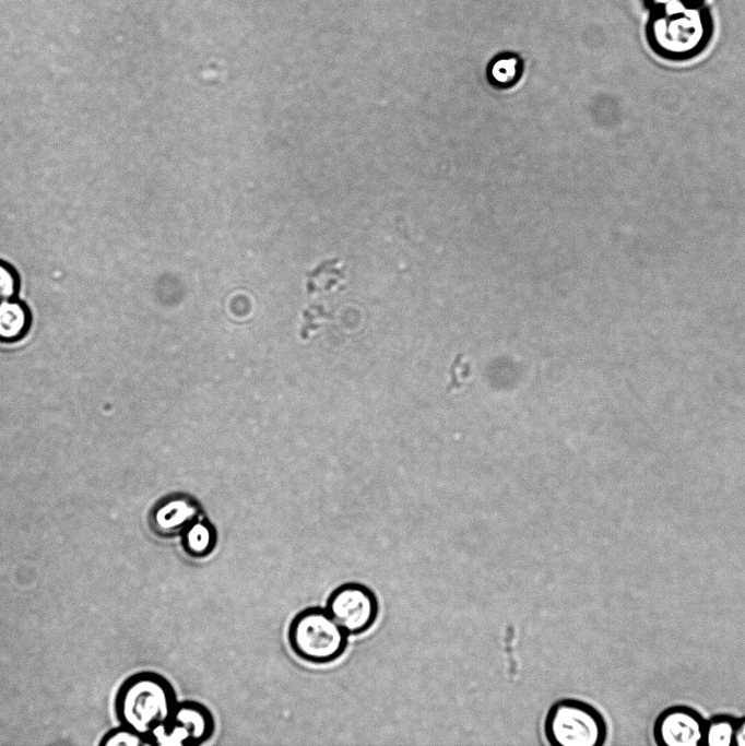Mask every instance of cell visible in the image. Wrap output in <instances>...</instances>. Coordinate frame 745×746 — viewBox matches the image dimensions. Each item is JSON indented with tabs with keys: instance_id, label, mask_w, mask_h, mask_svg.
Listing matches in <instances>:
<instances>
[{
	"instance_id": "7c38bea8",
	"label": "cell",
	"mask_w": 745,
	"mask_h": 746,
	"mask_svg": "<svg viewBox=\"0 0 745 746\" xmlns=\"http://www.w3.org/2000/svg\"><path fill=\"white\" fill-rule=\"evenodd\" d=\"M102 746H143L149 745L146 738L133 730L121 725L103 735L99 741Z\"/></svg>"
},
{
	"instance_id": "8992f818",
	"label": "cell",
	"mask_w": 745,
	"mask_h": 746,
	"mask_svg": "<svg viewBox=\"0 0 745 746\" xmlns=\"http://www.w3.org/2000/svg\"><path fill=\"white\" fill-rule=\"evenodd\" d=\"M324 607L348 636L368 631L379 615L376 593L366 584L355 581L338 585L329 594Z\"/></svg>"
},
{
	"instance_id": "4fadbf2b",
	"label": "cell",
	"mask_w": 745,
	"mask_h": 746,
	"mask_svg": "<svg viewBox=\"0 0 745 746\" xmlns=\"http://www.w3.org/2000/svg\"><path fill=\"white\" fill-rule=\"evenodd\" d=\"M20 291V276L15 268L0 259V303L16 298Z\"/></svg>"
},
{
	"instance_id": "ba28073f",
	"label": "cell",
	"mask_w": 745,
	"mask_h": 746,
	"mask_svg": "<svg viewBox=\"0 0 745 746\" xmlns=\"http://www.w3.org/2000/svg\"><path fill=\"white\" fill-rule=\"evenodd\" d=\"M199 517H201V511L194 501L174 496L154 505L149 514V524L158 537L172 538L179 536Z\"/></svg>"
},
{
	"instance_id": "3957f363",
	"label": "cell",
	"mask_w": 745,
	"mask_h": 746,
	"mask_svg": "<svg viewBox=\"0 0 745 746\" xmlns=\"http://www.w3.org/2000/svg\"><path fill=\"white\" fill-rule=\"evenodd\" d=\"M287 640L292 651L300 660L322 665L332 663L344 654L348 635L324 606H310L292 618Z\"/></svg>"
},
{
	"instance_id": "7a4b0ae2",
	"label": "cell",
	"mask_w": 745,
	"mask_h": 746,
	"mask_svg": "<svg viewBox=\"0 0 745 746\" xmlns=\"http://www.w3.org/2000/svg\"><path fill=\"white\" fill-rule=\"evenodd\" d=\"M663 12L650 22L648 40L662 59L682 62L697 57L710 39L709 17L698 8L682 5Z\"/></svg>"
},
{
	"instance_id": "e0dca14e",
	"label": "cell",
	"mask_w": 745,
	"mask_h": 746,
	"mask_svg": "<svg viewBox=\"0 0 745 746\" xmlns=\"http://www.w3.org/2000/svg\"><path fill=\"white\" fill-rule=\"evenodd\" d=\"M695 1L699 3L700 0H677V3L694 7Z\"/></svg>"
},
{
	"instance_id": "277c9868",
	"label": "cell",
	"mask_w": 745,
	"mask_h": 746,
	"mask_svg": "<svg viewBox=\"0 0 745 746\" xmlns=\"http://www.w3.org/2000/svg\"><path fill=\"white\" fill-rule=\"evenodd\" d=\"M543 731L553 746H602L607 737L603 714L591 703L561 698L548 708Z\"/></svg>"
},
{
	"instance_id": "9c48e42d",
	"label": "cell",
	"mask_w": 745,
	"mask_h": 746,
	"mask_svg": "<svg viewBox=\"0 0 745 746\" xmlns=\"http://www.w3.org/2000/svg\"><path fill=\"white\" fill-rule=\"evenodd\" d=\"M33 317L29 307L17 298L0 303V343L22 341L31 330Z\"/></svg>"
},
{
	"instance_id": "6da1fadb",
	"label": "cell",
	"mask_w": 745,
	"mask_h": 746,
	"mask_svg": "<svg viewBox=\"0 0 745 746\" xmlns=\"http://www.w3.org/2000/svg\"><path fill=\"white\" fill-rule=\"evenodd\" d=\"M177 702L172 683L156 672L145 671L123 682L115 709L121 725L147 741L149 735L168 720Z\"/></svg>"
},
{
	"instance_id": "52a82bcc",
	"label": "cell",
	"mask_w": 745,
	"mask_h": 746,
	"mask_svg": "<svg viewBox=\"0 0 745 746\" xmlns=\"http://www.w3.org/2000/svg\"><path fill=\"white\" fill-rule=\"evenodd\" d=\"M706 719L695 708L673 704L655 718L652 735L659 746H701Z\"/></svg>"
},
{
	"instance_id": "8fae6325",
	"label": "cell",
	"mask_w": 745,
	"mask_h": 746,
	"mask_svg": "<svg viewBox=\"0 0 745 746\" xmlns=\"http://www.w3.org/2000/svg\"><path fill=\"white\" fill-rule=\"evenodd\" d=\"M737 718L719 713L706 719L702 746H734Z\"/></svg>"
},
{
	"instance_id": "30bf717a",
	"label": "cell",
	"mask_w": 745,
	"mask_h": 746,
	"mask_svg": "<svg viewBox=\"0 0 745 746\" xmlns=\"http://www.w3.org/2000/svg\"><path fill=\"white\" fill-rule=\"evenodd\" d=\"M179 536L182 550L194 559L209 557L216 548L218 541L214 524L202 517L191 522Z\"/></svg>"
},
{
	"instance_id": "5b68a950",
	"label": "cell",
	"mask_w": 745,
	"mask_h": 746,
	"mask_svg": "<svg viewBox=\"0 0 745 746\" xmlns=\"http://www.w3.org/2000/svg\"><path fill=\"white\" fill-rule=\"evenodd\" d=\"M215 730L211 710L194 700L178 701L166 722L147 737L149 746H199Z\"/></svg>"
},
{
	"instance_id": "2e32d148",
	"label": "cell",
	"mask_w": 745,
	"mask_h": 746,
	"mask_svg": "<svg viewBox=\"0 0 745 746\" xmlns=\"http://www.w3.org/2000/svg\"><path fill=\"white\" fill-rule=\"evenodd\" d=\"M734 746H745V715L737 718Z\"/></svg>"
},
{
	"instance_id": "5bb4252c",
	"label": "cell",
	"mask_w": 745,
	"mask_h": 746,
	"mask_svg": "<svg viewBox=\"0 0 745 746\" xmlns=\"http://www.w3.org/2000/svg\"><path fill=\"white\" fill-rule=\"evenodd\" d=\"M516 66H518V62L513 58L498 60L492 70L493 76L496 79V81H500L502 83L507 82V79L509 81V79L515 76Z\"/></svg>"
},
{
	"instance_id": "9a60e30c",
	"label": "cell",
	"mask_w": 745,
	"mask_h": 746,
	"mask_svg": "<svg viewBox=\"0 0 745 746\" xmlns=\"http://www.w3.org/2000/svg\"><path fill=\"white\" fill-rule=\"evenodd\" d=\"M451 379L450 389H459L463 386L464 380L470 376V366L466 362L459 359V356L454 359L451 367Z\"/></svg>"
}]
</instances>
